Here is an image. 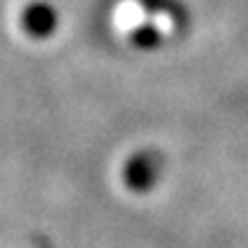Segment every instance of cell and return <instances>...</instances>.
<instances>
[{
	"mask_svg": "<svg viewBox=\"0 0 248 248\" xmlns=\"http://www.w3.org/2000/svg\"><path fill=\"white\" fill-rule=\"evenodd\" d=\"M162 155L155 152V150H142V152H134L127 162L122 167V180L132 193H147L157 185L162 172Z\"/></svg>",
	"mask_w": 248,
	"mask_h": 248,
	"instance_id": "obj_1",
	"label": "cell"
}]
</instances>
